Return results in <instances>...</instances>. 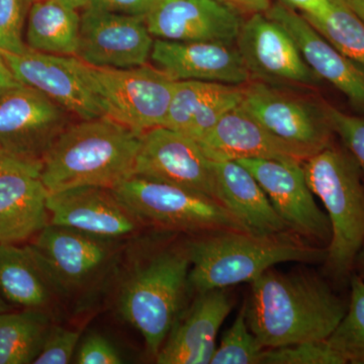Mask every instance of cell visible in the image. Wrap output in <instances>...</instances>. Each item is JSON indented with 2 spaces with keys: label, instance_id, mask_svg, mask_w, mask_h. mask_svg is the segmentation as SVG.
Masks as SVG:
<instances>
[{
  "label": "cell",
  "instance_id": "8",
  "mask_svg": "<svg viewBox=\"0 0 364 364\" xmlns=\"http://www.w3.org/2000/svg\"><path fill=\"white\" fill-rule=\"evenodd\" d=\"M31 242L62 298L87 291L111 272L121 241L48 224Z\"/></svg>",
  "mask_w": 364,
  "mask_h": 364
},
{
  "label": "cell",
  "instance_id": "12",
  "mask_svg": "<svg viewBox=\"0 0 364 364\" xmlns=\"http://www.w3.org/2000/svg\"><path fill=\"white\" fill-rule=\"evenodd\" d=\"M236 46L252 80L269 85L322 82L301 57L293 38L265 14L254 13L244 21Z\"/></svg>",
  "mask_w": 364,
  "mask_h": 364
},
{
  "label": "cell",
  "instance_id": "38",
  "mask_svg": "<svg viewBox=\"0 0 364 364\" xmlns=\"http://www.w3.org/2000/svg\"><path fill=\"white\" fill-rule=\"evenodd\" d=\"M42 163L26 161L0 148V176L11 171H26L40 176Z\"/></svg>",
  "mask_w": 364,
  "mask_h": 364
},
{
  "label": "cell",
  "instance_id": "25",
  "mask_svg": "<svg viewBox=\"0 0 364 364\" xmlns=\"http://www.w3.org/2000/svg\"><path fill=\"white\" fill-rule=\"evenodd\" d=\"M0 294L21 310L50 315L62 298L30 244H0Z\"/></svg>",
  "mask_w": 364,
  "mask_h": 364
},
{
  "label": "cell",
  "instance_id": "1",
  "mask_svg": "<svg viewBox=\"0 0 364 364\" xmlns=\"http://www.w3.org/2000/svg\"><path fill=\"white\" fill-rule=\"evenodd\" d=\"M249 284L246 318L265 349L325 341L348 306L313 273H282L269 268Z\"/></svg>",
  "mask_w": 364,
  "mask_h": 364
},
{
  "label": "cell",
  "instance_id": "14",
  "mask_svg": "<svg viewBox=\"0 0 364 364\" xmlns=\"http://www.w3.org/2000/svg\"><path fill=\"white\" fill-rule=\"evenodd\" d=\"M237 162L255 177L289 229L318 243L329 244V218L314 200L303 164L267 159H240Z\"/></svg>",
  "mask_w": 364,
  "mask_h": 364
},
{
  "label": "cell",
  "instance_id": "19",
  "mask_svg": "<svg viewBox=\"0 0 364 364\" xmlns=\"http://www.w3.org/2000/svg\"><path fill=\"white\" fill-rule=\"evenodd\" d=\"M265 14L289 33L306 63L321 80L331 83L352 107L364 112V66L344 56L305 16L287 4L269 6Z\"/></svg>",
  "mask_w": 364,
  "mask_h": 364
},
{
  "label": "cell",
  "instance_id": "11",
  "mask_svg": "<svg viewBox=\"0 0 364 364\" xmlns=\"http://www.w3.org/2000/svg\"><path fill=\"white\" fill-rule=\"evenodd\" d=\"M80 14L76 57L105 68H133L147 64L154 37L144 16L112 13L88 6Z\"/></svg>",
  "mask_w": 364,
  "mask_h": 364
},
{
  "label": "cell",
  "instance_id": "24",
  "mask_svg": "<svg viewBox=\"0 0 364 364\" xmlns=\"http://www.w3.org/2000/svg\"><path fill=\"white\" fill-rule=\"evenodd\" d=\"M48 195L37 174L11 171L0 176V244L30 240L49 224Z\"/></svg>",
  "mask_w": 364,
  "mask_h": 364
},
{
  "label": "cell",
  "instance_id": "13",
  "mask_svg": "<svg viewBox=\"0 0 364 364\" xmlns=\"http://www.w3.org/2000/svg\"><path fill=\"white\" fill-rule=\"evenodd\" d=\"M240 107L273 135L287 142L321 151L334 134L324 105L309 104L260 81L243 86Z\"/></svg>",
  "mask_w": 364,
  "mask_h": 364
},
{
  "label": "cell",
  "instance_id": "26",
  "mask_svg": "<svg viewBox=\"0 0 364 364\" xmlns=\"http://www.w3.org/2000/svg\"><path fill=\"white\" fill-rule=\"evenodd\" d=\"M80 14L60 0H37L30 6L26 46L48 54H77Z\"/></svg>",
  "mask_w": 364,
  "mask_h": 364
},
{
  "label": "cell",
  "instance_id": "2",
  "mask_svg": "<svg viewBox=\"0 0 364 364\" xmlns=\"http://www.w3.org/2000/svg\"><path fill=\"white\" fill-rule=\"evenodd\" d=\"M141 136L109 117L78 119L46 153L40 179L49 193L79 186L114 188L133 176Z\"/></svg>",
  "mask_w": 364,
  "mask_h": 364
},
{
  "label": "cell",
  "instance_id": "28",
  "mask_svg": "<svg viewBox=\"0 0 364 364\" xmlns=\"http://www.w3.org/2000/svg\"><path fill=\"white\" fill-rule=\"evenodd\" d=\"M350 299L341 322L326 340L345 363L364 364V280L352 274Z\"/></svg>",
  "mask_w": 364,
  "mask_h": 364
},
{
  "label": "cell",
  "instance_id": "15",
  "mask_svg": "<svg viewBox=\"0 0 364 364\" xmlns=\"http://www.w3.org/2000/svg\"><path fill=\"white\" fill-rule=\"evenodd\" d=\"M0 56L18 82L44 93L76 119L105 116L81 74L77 57L48 54L28 47L20 53L0 51Z\"/></svg>",
  "mask_w": 364,
  "mask_h": 364
},
{
  "label": "cell",
  "instance_id": "34",
  "mask_svg": "<svg viewBox=\"0 0 364 364\" xmlns=\"http://www.w3.org/2000/svg\"><path fill=\"white\" fill-rule=\"evenodd\" d=\"M81 333L60 326H51L39 355L33 364L70 363Z\"/></svg>",
  "mask_w": 364,
  "mask_h": 364
},
{
  "label": "cell",
  "instance_id": "45",
  "mask_svg": "<svg viewBox=\"0 0 364 364\" xmlns=\"http://www.w3.org/2000/svg\"><path fill=\"white\" fill-rule=\"evenodd\" d=\"M26 4H28V6H30L31 4H33V2L37 1V0H26Z\"/></svg>",
  "mask_w": 364,
  "mask_h": 364
},
{
  "label": "cell",
  "instance_id": "35",
  "mask_svg": "<svg viewBox=\"0 0 364 364\" xmlns=\"http://www.w3.org/2000/svg\"><path fill=\"white\" fill-rule=\"evenodd\" d=\"M76 363L79 364H119L123 359L119 352L105 337L102 335L90 334L81 342Z\"/></svg>",
  "mask_w": 364,
  "mask_h": 364
},
{
  "label": "cell",
  "instance_id": "32",
  "mask_svg": "<svg viewBox=\"0 0 364 364\" xmlns=\"http://www.w3.org/2000/svg\"><path fill=\"white\" fill-rule=\"evenodd\" d=\"M323 105L333 132L341 139L345 149L364 174V114L353 116L326 102Z\"/></svg>",
  "mask_w": 364,
  "mask_h": 364
},
{
  "label": "cell",
  "instance_id": "39",
  "mask_svg": "<svg viewBox=\"0 0 364 364\" xmlns=\"http://www.w3.org/2000/svg\"><path fill=\"white\" fill-rule=\"evenodd\" d=\"M21 83L18 82L14 77V74L9 70L6 62L0 56V97L6 93L7 91L13 90L16 86L21 85Z\"/></svg>",
  "mask_w": 364,
  "mask_h": 364
},
{
  "label": "cell",
  "instance_id": "17",
  "mask_svg": "<svg viewBox=\"0 0 364 364\" xmlns=\"http://www.w3.org/2000/svg\"><path fill=\"white\" fill-rule=\"evenodd\" d=\"M47 208L50 224L112 240L134 236L144 225L112 188L102 186L49 193Z\"/></svg>",
  "mask_w": 364,
  "mask_h": 364
},
{
  "label": "cell",
  "instance_id": "22",
  "mask_svg": "<svg viewBox=\"0 0 364 364\" xmlns=\"http://www.w3.org/2000/svg\"><path fill=\"white\" fill-rule=\"evenodd\" d=\"M243 86L200 80L176 81L162 127L198 142L227 112L240 105Z\"/></svg>",
  "mask_w": 364,
  "mask_h": 364
},
{
  "label": "cell",
  "instance_id": "27",
  "mask_svg": "<svg viewBox=\"0 0 364 364\" xmlns=\"http://www.w3.org/2000/svg\"><path fill=\"white\" fill-rule=\"evenodd\" d=\"M51 326V315L41 311L0 313V364L33 363Z\"/></svg>",
  "mask_w": 364,
  "mask_h": 364
},
{
  "label": "cell",
  "instance_id": "40",
  "mask_svg": "<svg viewBox=\"0 0 364 364\" xmlns=\"http://www.w3.org/2000/svg\"><path fill=\"white\" fill-rule=\"evenodd\" d=\"M232 6L242 7L253 13H265L269 9V0H224Z\"/></svg>",
  "mask_w": 364,
  "mask_h": 364
},
{
  "label": "cell",
  "instance_id": "3",
  "mask_svg": "<svg viewBox=\"0 0 364 364\" xmlns=\"http://www.w3.org/2000/svg\"><path fill=\"white\" fill-rule=\"evenodd\" d=\"M191 269L188 284L196 293L251 282L275 264L325 261L327 248H318L287 233L257 235L250 232L203 233L184 244Z\"/></svg>",
  "mask_w": 364,
  "mask_h": 364
},
{
  "label": "cell",
  "instance_id": "10",
  "mask_svg": "<svg viewBox=\"0 0 364 364\" xmlns=\"http://www.w3.org/2000/svg\"><path fill=\"white\" fill-rule=\"evenodd\" d=\"M133 176L181 186L219 202L212 161L200 144L165 127L142 134Z\"/></svg>",
  "mask_w": 364,
  "mask_h": 364
},
{
  "label": "cell",
  "instance_id": "18",
  "mask_svg": "<svg viewBox=\"0 0 364 364\" xmlns=\"http://www.w3.org/2000/svg\"><path fill=\"white\" fill-rule=\"evenodd\" d=\"M198 143L213 161L267 159L303 164L318 152L273 135L240 105L227 112Z\"/></svg>",
  "mask_w": 364,
  "mask_h": 364
},
{
  "label": "cell",
  "instance_id": "4",
  "mask_svg": "<svg viewBox=\"0 0 364 364\" xmlns=\"http://www.w3.org/2000/svg\"><path fill=\"white\" fill-rule=\"evenodd\" d=\"M306 183L323 203L331 225L324 261L339 284L350 280L364 244V178L345 148L332 144L303 163Z\"/></svg>",
  "mask_w": 364,
  "mask_h": 364
},
{
  "label": "cell",
  "instance_id": "16",
  "mask_svg": "<svg viewBox=\"0 0 364 364\" xmlns=\"http://www.w3.org/2000/svg\"><path fill=\"white\" fill-rule=\"evenodd\" d=\"M156 39L234 44L244 20L224 0H151L144 16Z\"/></svg>",
  "mask_w": 364,
  "mask_h": 364
},
{
  "label": "cell",
  "instance_id": "31",
  "mask_svg": "<svg viewBox=\"0 0 364 364\" xmlns=\"http://www.w3.org/2000/svg\"><path fill=\"white\" fill-rule=\"evenodd\" d=\"M345 364L327 341H309L265 349L261 364Z\"/></svg>",
  "mask_w": 364,
  "mask_h": 364
},
{
  "label": "cell",
  "instance_id": "44",
  "mask_svg": "<svg viewBox=\"0 0 364 364\" xmlns=\"http://www.w3.org/2000/svg\"><path fill=\"white\" fill-rule=\"evenodd\" d=\"M358 257L360 258L361 261H363L364 265V244L363 249H361L360 253H359Z\"/></svg>",
  "mask_w": 364,
  "mask_h": 364
},
{
  "label": "cell",
  "instance_id": "30",
  "mask_svg": "<svg viewBox=\"0 0 364 364\" xmlns=\"http://www.w3.org/2000/svg\"><path fill=\"white\" fill-rule=\"evenodd\" d=\"M265 348L249 328L244 304L238 315L215 347L210 364H261Z\"/></svg>",
  "mask_w": 364,
  "mask_h": 364
},
{
  "label": "cell",
  "instance_id": "7",
  "mask_svg": "<svg viewBox=\"0 0 364 364\" xmlns=\"http://www.w3.org/2000/svg\"><path fill=\"white\" fill-rule=\"evenodd\" d=\"M78 66L105 117L138 133L162 127L176 81L158 68Z\"/></svg>",
  "mask_w": 364,
  "mask_h": 364
},
{
  "label": "cell",
  "instance_id": "6",
  "mask_svg": "<svg viewBox=\"0 0 364 364\" xmlns=\"http://www.w3.org/2000/svg\"><path fill=\"white\" fill-rule=\"evenodd\" d=\"M112 191L143 224L184 233L249 232L221 203L181 186L132 176Z\"/></svg>",
  "mask_w": 364,
  "mask_h": 364
},
{
  "label": "cell",
  "instance_id": "23",
  "mask_svg": "<svg viewBox=\"0 0 364 364\" xmlns=\"http://www.w3.org/2000/svg\"><path fill=\"white\" fill-rule=\"evenodd\" d=\"M210 161L218 200L249 232L277 235L291 231L248 169L232 160Z\"/></svg>",
  "mask_w": 364,
  "mask_h": 364
},
{
  "label": "cell",
  "instance_id": "36",
  "mask_svg": "<svg viewBox=\"0 0 364 364\" xmlns=\"http://www.w3.org/2000/svg\"><path fill=\"white\" fill-rule=\"evenodd\" d=\"M151 0H91L90 6L112 13L145 16Z\"/></svg>",
  "mask_w": 364,
  "mask_h": 364
},
{
  "label": "cell",
  "instance_id": "37",
  "mask_svg": "<svg viewBox=\"0 0 364 364\" xmlns=\"http://www.w3.org/2000/svg\"><path fill=\"white\" fill-rule=\"evenodd\" d=\"M287 6L303 11V16L312 20H323L332 11V0H282Z\"/></svg>",
  "mask_w": 364,
  "mask_h": 364
},
{
  "label": "cell",
  "instance_id": "33",
  "mask_svg": "<svg viewBox=\"0 0 364 364\" xmlns=\"http://www.w3.org/2000/svg\"><path fill=\"white\" fill-rule=\"evenodd\" d=\"M26 0H0V51L20 53L28 48L23 39Z\"/></svg>",
  "mask_w": 364,
  "mask_h": 364
},
{
  "label": "cell",
  "instance_id": "42",
  "mask_svg": "<svg viewBox=\"0 0 364 364\" xmlns=\"http://www.w3.org/2000/svg\"><path fill=\"white\" fill-rule=\"evenodd\" d=\"M60 1L78 11V9H83L90 6L91 0H60Z\"/></svg>",
  "mask_w": 364,
  "mask_h": 364
},
{
  "label": "cell",
  "instance_id": "43",
  "mask_svg": "<svg viewBox=\"0 0 364 364\" xmlns=\"http://www.w3.org/2000/svg\"><path fill=\"white\" fill-rule=\"evenodd\" d=\"M6 311H9V306L7 305L6 299L2 298L0 294V313L6 312Z\"/></svg>",
  "mask_w": 364,
  "mask_h": 364
},
{
  "label": "cell",
  "instance_id": "21",
  "mask_svg": "<svg viewBox=\"0 0 364 364\" xmlns=\"http://www.w3.org/2000/svg\"><path fill=\"white\" fill-rule=\"evenodd\" d=\"M186 312L179 314L158 352L159 364H207L215 350L220 328L233 308L226 289L198 294Z\"/></svg>",
  "mask_w": 364,
  "mask_h": 364
},
{
  "label": "cell",
  "instance_id": "41",
  "mask_svg": "<svg viewBox=\"0 0 364 364\" xmlns=\"http://www.w3.org/2000/svg\"><path fill=\"white\" fill-rule=\"evenodd\" d=\"M364 23V0H341Z\"/></svg>",
  "mask_w": 364,
  "mask_h": 364
},
{
  "label": "cell",
  "instance_id": "9",
  "mask_svg": "<svg viewBox=\"0 0 364 364\" xmlns=\"http://www.w3.org/2000/svg\"><path fill=\"white\" fill-rule=\"evenodd\" d=\"M73 119L41 91L16 86L0 97V148L26 161L42 163Z\"/></svg>",
  "mask_w": 364,
  "mask_h": 364
},
{
  "label": "cell",
  "instance_id": "29",
  "mask_svg": "<svg viewBox=\"0 0 364 364\" xmlns=\"http://www.w3.org/2000/svg\"><path fill=\"white\" fill-rule=\"evenodd\" d=\"M332 4L327 18L306 20L344 56L364 66L363 21L341 0H332Z\"/></svg>",
  "mask_w": 364,
  "mask_h": 364
},
{
  "label": "cell",
  "instance_id": "5",
  "mask_svg": "<svg viewBox=\"0 0 364 364\" xmlns=\"http://www.w3.org/2000/svg\"><path fill=\"white\" fill-rule=\"evenodd\" d=\"M189 269L186 245L164 249L136 265L119 289L117 311L141 333L153 358L181 313Z\"/></svg>",
  "mask_w": 364,
  "mask_h": 364
},
{
  "label": "cell",
  "instance_id": "20",
  "mask_svg": "<svg viewBox=\"0 0 364 364\" xmlns=\"http://www.w3.org/2000/svg\"><path fill=\"white\" fill-rule=\"evenodd\" d=\"M150 58L158 69L176 81L245 85L252 80L234 44L156 39Z\"/></svg>",
  "mask_w": 364,
  "mask_h": 364
}]
</instances>
